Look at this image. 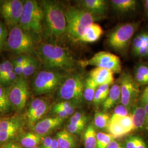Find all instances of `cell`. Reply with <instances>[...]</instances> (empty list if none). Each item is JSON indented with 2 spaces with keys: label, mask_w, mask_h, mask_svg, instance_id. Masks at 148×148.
<instances>
[{
  "label": "cell",
  "mask_w": 148,
  "mask_h": 148,
  "mask_svg": "<svg viewBox=\"0 0 148 148\" xmlns=\"http://www.w3.org/2000/svg\"><path fill=\"white\" fill-rule=\"evenodd\" d=\"M40 61L48 70H73L78 64L69 51L54 43H43L37 48Z\"/></svg>",
  "instance_id": "obj_1"
},
{
  "label": "cell",
  "mask_w": 148,
  "mask_h": 148,
  "mask_svg": "<svg viewBox=\"0 0 148 148\" xmlns=\"http://www.w3.org/2000/svg\"><path fill=\"white\" fill-rule=\"evenodd\" d=\"M40 3L43 12L45 34L48 37H58L66 34L67 23L62 7L53 1H42Z\"/></svg>",
  "instance_id": "obj_2"
},
{
  "label": "cell",
  "mask_w": 148,
  "mask_h": 148,
  "mask_svg": "<svg viewBox=\"0 0 148 148\" xmlns=\"http://www.w3.org/2000/svg\"><path fill=\"white\" fill-rule=\"evenodd\" d=\"M67 27L66 34L77 42L86 29L98 19L88 11L80 7H70L65 11Z\"/></svg>",
  "instance_id": "obj_3"
},
{
  "label": "cell",
  "mask_w": 148,
  "mask_h": 148,
  "mask_svg": "<svg viewBox=\"0 0 148 148\" xmlns=\"http://www.w3.org/2000/svg\"><path fill=\"white\" fill-rule=\"evenodd\" d=\"M68 75L59 70H46L40 71L34 77L32 87L36 95H45L59 88Z\"/></svg>",
  "instance_id": "obj_4"
},
{
  "label": "cell",
  "mask_w": 148,
  "mask_h": 148,
  "mask_svg": "<svg viewBox=\"0 0 148 148\" xmlns=\"http://www.w3.org/2000/svg\"><path fill=\"white\" fill-rule=\"evenodd\" d=\"M43 18L40 3L34 0L25 1L19 26L27 32L41 34L43 32Z\"/></svg>",
  "instance_id": "obj_5"
},
{
  "label": "cell",
  "mask_w": 148,
  "mask_h": 148,
  "mask_svg": "<svg viewBox=\"0 0 148 148\" xmlns=\"http://www.w3.org/2000/svg\"><path fill=\"white\" fill-rule=\"evenodd\" d=\"M85 81L84 75L80 73L68 76L58 88L59 98L74 104H80L84 99Z\"/></svg>",
  "instance_id": "obj_6"
},
{
  "label": "cell",
  "mask_w": 148,
  "mask_h": 148,
  "mask_svg": "<svg viewBox=\"0 0 148 148\" xmlns=\"http://www.w3.org/2000/svg\"><path fill=\"white\" fill-rule=\"evenodd\" d=\"M139 25L138 23L132 22L117 26L108 35L109 46L119 53H125L129 47Z\"/></svg>",
  "instance_id": "obj_7"
},
{
  "label": "cell",
  "mask_w": 148,
  "mask_h": 148,
  "mask_svg": "<svg viewBox=\"0 0 148 148\" xmlns=\"http://www.w3.org/2000/svg\"><path fill=\"white\" fill-rule=\"evenodd\" d=\"M19 25L12 28L8 34L6 45L13 52L28 54L35 51V41L32 35Z\"/></svg>",
  "instance_id": "obj_8"
},
{
  "label": "cell",
  "mask_w": 148,
  "mask_h": 148,
  "mask_svg": "<svg viewBox=\"0 0 148 148\" xmlns=\"http://www.w3.org/2000/svg\"><path fill=\"white\" fill-rule=\"evenodd\" d=\"M29 95L27 81L23 76H18L9 87V97L12 108L16 110H22L26 106Z\"/></svg>",
  "instance_id": "obj_9"
},
{
  "label": "cell",
  "mask_w": 148,
  "mask_h": 148,
  "mask_svg": "<svg viewBox=\"0 0 148 148\" xmlns=\"http://www.w3.org/2000/svg\"><path fill=\"white\" fill-rule=\"evenodd\" d=\"M24 2L21 0H7L1 2L0 14L5 25L11 29L19 24L23 11Z\"/></svg>",
  "instance_id": "obj_10"
},
{
  "label": "cell",
  "mask_w": 148,
  "mask_h": 148,
  "mask_svg": "<svg viewBox=\"0 0 148 148\" xmlns=\"http://www.w3.org/2000/svg\"><path fill=\"white\" fill-rule=\"evenodd\" d=\"M119 83L122 105L128 108L132 106L139 95L140 92L139 85L134 78L128 72H124L122 74Z\"/></svg>",
  "instance_id": "obj_11"
},
{
  "label": "cell",
  "mask_w": 148,
  "mask_h": 148,
  "mask_svg": "<svg viewBox=\"0 0 148 148\" xmlns=\"http://www.w3.org/2000/svg\"><path fill=\"white\" fill-rule=\"evenodd\" d=\"M48 103L45 99L37 98L32 101L27 112V123L29 126L34 127L47 112Z\"/></svg>",
  "instance_id": "obj_12"
},
{
  "label": "cell",
  "mask_w": 148,
  "mask_h": 148,
  "mask_svg": "<svg viewBox=\"0 0 148 148\" xmlns=\"http://www.w3.org/2000/svg\"><path fill=\"white\" fill-rule=\"evenodd\" d=\"M79 7L88 11L97 19L106 16L108 4L104 0H83L78 1Z\"/></svg>",
  "instance_id": "obj_13"
},
{
  "label": "cell",
  "mask_w": 148,
  "mask_h": 148,
  "mask_svg": "<svg viewBox=\"0 0 148 148\" xmlns=\"http://www.w3.org/2000/svg\"><path fill=\"white\" fill-rule=\"evenodd\" d=\"M118 58V56L113 53L101 51L96 53L93 57L88 60L79 62V64L82 66L92 65L95 66L96 67L106 68L108 64Z\"/></svg>",
  "instance_id": "obj_14"
},
{
  "label": "cell",
  "mask_w": 148,
  "mask_h": 148,
  "mask_svg": "<svg viewBox=\"0 0 148 148\" xmlns=\"http://www.w3.org/2000/svg\"><path fill=\"white\" fill-rule=\"evenodd\" d=\"M63 120L57 116L42 119L37 122L34 127L35 132L42 136L60 126Z\"/></svg>",
  "instance_id": "obj_15"
},
{
  "label": "cell",
  "mask_w": 148,
  "mask_h": 148,
  "mask_svg": "<svg viewBox=\"0 0 148 148\" xmlns=\"http://www.w3.org/2000/svg\"><path fill=\"white\" fill-rule=\"evenodd\" d=\"M90 77L99 86L101 85H111L114 83V73L106 68L95 67L90 73Z\"/></svg>",
  "instance_id": "obj_16"
},
{
  "label": "cell",
  "mask_w": 148,
  "mask_h": 148,
  "mask_svg": "<svg viewBox=\"0 0 148 148\" xmlns=\"http://www.w3.org/2000/svg\"><path fill=\"white\" fill-rule=\"evenodd\" d=\"M104 33L100 25L93 23L87 27L83 35L79 37L77 42L84 43H93L98 41Z\"/></svg>",
  "instance_id": "obj_17"
},
{
  "label": "cell",
  "mask_w": 148,
  "mask_h": 148,
  "mask_svg": "<svg viewBox=\"0 0 148 148\" xmlns=\"http://www.w3.org/2000/svg\"><path fill=\"white\" fill-rule=\"evenodd\" d=\"M120 100H121L120 86L115 84L111 86L108 97L103 104L104 111L110 110Z\"/></svg>",
  "instance_id": "obj_18"
},
{
  "label": "cell",
  "mask_w": 148,
  "mask_h": 148,
  "mask_svg": "<svg viewBox=\"0 0 148 148\" xmlns=\"http://www.w3.org/2000/svg\"><path fill=\"white\" fill-rule=\"evenodd\" d=\"M131 116L132 119L134 130L140 129L146 124V112L143 106H135Z\"/></svg>",
  "instance_id": "obj_19"
},
{
  "label": "cell",
  "mask_w": 148,
  "mask_h": 148,
  "mask_svg": "<svg viewBox=\"0 0 148 148\" xmlns=\"http://www.w3.org/2000/svg\"><path fill=\"white\" fill-rule=\"evenodd\" d=\"M111 5L113 8L120 13H126L136 10L137 1L136 0H112Z\"/></svg>",
  "instance_id": "obj_20"
},
{
  "label": "cell",
  "mask_w": 148,
  "mask_h": 148,
  "mask_svg": "<svg viewBox=\"0 0 148 148\" xmlns=\"http://www.w3.org/2000/svg\"><path fill=\"white\" fill-rule=\"evenodd\" d=\"M12 108L9 97V87L0 85V115L8 114Z\"/></svg>",
  "instance_id": "obj_21"
},
{
  "label": "cell",
  "mask_w": 148,
  "mask_h": 148,
  "mask_svg": "<svg viewBox=\"0 0 148 148\" xmlns=\"http://www.w3.org/2000/svg\"><path fill=\"white\" fill-rule=\"evenodd\" d=\"M56 139L58 148H73L75 147L74 137L67 130H63L58 133Z\"/></svg>",
  "instance_id": "obj_22"
},
{
  "label": "cell",
  "mask_w": 148,
  "mask_h": 148,
  "mask_svg": "<svg viewBox=\"0 0 148 148\" xmlns=\"http://www.w3.org/2000/svg\"><path fill=\"white\" fill-rule=\"evenodd\" d=\"M98 87L99 86L90 76L86 79L84 92V98L85 101L88 102L93 101L96 90Z\"/></svg>",
  "instance_id": "obj_23"
},
{
  "label": "cell",
  "mask_w": 148,
  "mask_h": 148,
  "mask_svg": "<svg viewBox=\"0 0 148 148\" xmlns=\"http://www.w3.org/2000/svg\"><path fill=\"white\" fill-rule=\"evenodd\" d=\"M42 140V136L36 133H27L21 140L23 147L26 148H33L37 147Z\"/></svg>",
  "instance_id": "obj_24"
},
{
  "label": "cell",
  "mask_w": 148,
  "mask_h": 148,
  "mask_svg": "<svg viewBox=\"0 0 148 148\" xmlns=\"http://www.w3.org/2000/svg\"><path fill=\"white\" fill-rule=\"evenodd\" d=\"M148 45V32H140L133 39L132 42V53L133 55L144 46Z\"/></svg>",
  "instance_id": "obj_25"
},
{
  "label": "cell",
  "mask_w": 148,
  "mask_h": 148,
  "mask_svg": "<svg viewBox=\"0 0 148 148\" xmlns=\"http://www.w3.org/2000/svg\"><path fill=\"white\" fill-rule=\"evenodd\" d=\"M24 66V73L23 76L27 77L34 74L39 66V60L33 57L32 56L29 55L26 63Z\"/></svg>",
  "instance_id": "obj_26"
},
{
  "label": "cell",
  "mask_w": 148,
  "mask_h": 148,
  "mask_svg": "<svg viewBox=\"0 0 148 148\" xmlns=\"http://www.w3.org/2000/svg\"><path fill=\"white\" fill-rule=\"evenodd\" d=\"M106 128L109 134H111L115 138V139L122 137L123 136L127 134L120 123L116 120L111 118H110V120Z\"/></svg>",
  "instance_id": "obj_27"
},
{
  "label": "cell",
  "mask_w": 148,
  "mask_h": 148,
  "mask_svg": "<svg viewBox=\"0 0 148 148\" xmlns=\"http://www.w3.org/2000/svg\"><path fill=\"white\" fill-rule=\"evenodd\" d=\"M97 133L93 126L87 127L84 133V144L85 148H96Z\"/></svg>",
  "instance_id": "obj_28"
},
{
  "label": "cell",
  "mask_w": 148,
  "mask_h": 148,
  "mask_svg": "<svg viewBox=\"0 0 148 148\" xmlns=\"http://www.w3.org/2000/svg\"><path fill=\"white\" fill-rule=\"evenodd\" d=\"M109 85H103L99 86L96 90L95 95L93 98V103L95 106H99L101 104H103L106 101L110 91Z\"/></svg>",
  "instance_id": "obj_29"
},
{
  "label": "cell",
  "mask_w": 148,
  "mask_h": 148,
  "mask_svg": "<svg viewBox=\"0 0 148 148\" xmlns=\"http://www.w3.org/2000/svg\"><path fill=\"white\" fill-rule=\"evenodd\" d=\"M21 127L19 121L14 118L0 120V132L11 131H18Z\"/></svg>",
  "instance_id": "obj_30"
},
{
  "label": "cell",
  "mask_w": 148,
  "mask_h": 148,
  "mask_svg": "<svg viewBox=\"0 0 148 148\" xmlns=\"http://www.w3.org/2000/svg\"><path fill=\"white\" fill-rule=\"evenodd\" d=\"M6 66V75L2 86L5 87H10L18 77L14 71V66L12 62L10 60H5Z\"/></svg>",
  "instance_id": "obj_31"
},
{
  "label": "cell",
  "mask_w": 148,
  "mask_h": 148,
  "mask_svg": "<svg viewBox=\"0 0 148 148\" xmlns=\"http://www.w3.org/2000/svg\"><path fill=\"white\" fill-rule=\"evenodd\" d=\"M110 115L104 112L98 111L95 112L94 117V122L96 127L99 128L107 127L110 120Z\"/></svg>",
  "instance_id": "obj_32"
},
{
  "label": "cell",
  "mask_w": 148,
  "mask_h": 148,
  "mask_svg": "<svg viewBox=\"0 0 148 148\" xmlns=\"http://www.w3.org/2000/svg\"><path fill=\"white\" fill-rule=\"evenodd\" d=\"M111 118L112 119L116 120V121L119 122L122 127L124 128L127 134L132 132L134 130L132 119L131 115L123 117L118 116L112 115Z\"/></svg>",
  "instance_id": "obj_33"
},
{
  "label": "cell",
  "mask_w": 148,
  "mask_h": 148,
  "mask_svg": "<svg viewBox=\"0 0 148 148\" xmlns=\"http://www.w3.org/2000/svg\"><path fill=\"white\" fill-rule=\"evenodd\" d=\"M115 138L110 134L99 132L97 134L96 148H106Z\"/></svg>",
  "instance_id": "obj_34"
},
{
  "label": "cell",
  "mask_w": 148,
  "mask_h": 148,
  "mask_svg": "<svg viewBox=\"0 0 148 148\" xmlns=\"http://www.w3.org/2000/svg\"><path fill=\"white\" fill-rule=\"evenodd\" d=\"M87 122V117L82 112H77L73 114L70 118L69 123L75 125H80L86 126Z\"/></svg>",
  "instance_id": "obj_35"
},
{
  "label": "cell",
  "mask_w": 148,
  "mask_h": 148,
  "mask_svg": "<svg viewBox=\"0 0 148 148\" xmlns=\"http://www.w3.org/2000/svg\"><path fill=\"white\" fill-rule=\"evenodd\" d=\"M55 106H58L59 108L63 109V110L66 112L68 115H71L74 114L75 112V107L73 103L69 101H62L57 103Z\"/></svg>",
  "instance_id": "obj_36"
},
{
  "label": "cell",
  "mask_w": 148,
  "mask_h": 148,
  "mask_svg": "<svg viewBox=\"0 0 148 148\" xmlns=\"http://www.w3.org/2000/svg\"><path fill=\"white\" fill-rule=\"evenodd\" d=\"M8 36V34L6 25L0 21V52L3 49L6 43Z\"/></svg>",
  "instance_id": "obj_37"
},
{
  "label": "cell",
  "mask_w": 148,
  "mask_h": 148,
  "mask_svg": "<svg viewBox=\"0 0 148 148\" xmlns=\"http://www.w3.org/2000/svg\"><path fill=\"white\" fill-rule=\"evenodd\" d=\"M113 115L118 116H126L129 115L128 108L123 105H119L115 107Z\"/></svg>",
  "instance_id": "obj_38"
},
{
  "label": "cell",
  "mask_w": 148,
  "mask_h": 148,
  "mask_svg": "<svg viewBox=\"0 0 148 148\" xmlns=\"http://www.w3.org/2000/svg\"><path fill=\"white\" fill-rule=\"evenodd\" d=\"M85 125H75L69 123L68 127H67V131L71 134L74 133H79L83 131L85 128Z\"/></svg>",
  "instance_id": "obj_39"
},
{
  "label": "cell",
  "mask_w": 148,
  "mask_h": 148,
  "mask_svg": "<svg viewBox=\"0 0 148 148\" xmlns=\"http://www.w3.org/2000/svg\"><path fill=\"white\" fill-rule=\"evenodd\" d=\"M18 131L14 130L8 132H0V142H5L11 138L13 137Z\"/></svg>",
  "instance_id": "obj_40"
},
{
  "label": "cell",
  "mask_w": 148,
  "mask_h": 148,
  "mask_svg": "<svg viewBox=\"0 0 148 148\" xmlns=\"http://www.w3.org/2000/svg\"><path fill=\"white\" fill-rule=\"evenodd\" d=\"M134 78L139 85H148V77L134 71Z\"/></svg>",
  "instance_id": "obj_41"
},
{
  "label": "cell",
  "mask_w": 148,
  "mask_h": 148,
  "mask_svg": "<svg viewBox=\"0 0 148 148\" xmlns=\"http://www.w3.org/2000/svg\"><path fill=\"white\" fill-rule=\"evenodd\" d=\"M134 71L148 77V65L145 64H139L135 68Z\"/></svg>",
  "instance_id": "obj_42"
},
{
  "label": "cell",
  "mask_w": 148,
  "mask_h": 148,
  "mask_svg": "<svg viewBox=\"0 0 148 148\" xmlns=\"http://www.w3.org/2000/svg\"><path fill=\"white\" fill-rule=\"evenodd\" d=\"M28 54H23L17 57L14 59L12 62L14 65H24V64L26 63L27 59L28 58Z\"/></svg>",
  "instance_id": "obj_43"
},
{
  "label": "cell",
  "mask_w": 148,
  "mask_h": 148,
  "mask_svg": "<svg viewBox=\"0 0 148 148\" xmlns=\"http://www.w3.org/2000/svg\"><path fill=\"white\" fill-rule=\"evenodd\" d=\"M53 112L57 115V116L60 117L63 119L69 116L68 114L66 113V111H64L63 109L59 108L55 105L53 107Z\"/></svg>",
  "instance_id": "obj_44"
},
{
  "label": "cell",
  "mask_w": 148,
  "mask_h": 148,
  "mask_svg": "<svg viewBox=\"0 0 148 148\" xmlns=\"http://www.w3.org/2000/svg\"><path fill=\"white\" fill-rule=\"evenodd\" d=\"M6 75V66L5 61L0 63V85H2Z\"/></svg>",
  "instance_id": "obj_45"
},
{
  "label": "cell",
  "mask_w": 148,
  "mask_h": 148,
  "mask_svg": "<svg viewBox=\"0 0 148 148\" xmlns=\"http://www.w3.org/2000/svg\"><path fill=\"white\" fill-rule=\"evenodd\" d=\"M126 148H137L136 137L128 138L126 141Z\"/></svg>",
  "instance_id": "obj_46"
},
{
  "label": "cell",
  "mask_w": 148,
  "mask_h": 148,
  "mask_svg": "<svg viewBox=\"0 0 148 148\" xmlns=\"http://www.w3.org/2000/svg\"><path fill=\"white\" fill-rule=\"evenodd\" d=\"M14 71L17 76H23L24 73V66L23 65H14Z\"/></svg>",
  "instance_id": "obj_47"
},
{
  "label": "cell",
  "mask_w": 148,
  "mask_h": 148,
  "mask_svg": "<svg viewBox=\"0 0 148 148\" xmlns=\"http://www.w3.org/2000/svg\"><path fill=\"white\" fill-rule=\"evenodd\" d=\"M52 138L50 137L45 138L43 141L42 145L40 148H48L52 142Z\"/></svg>",
  "instance_id": "obj_48"
},
{
  "label": "cell",
  "mask_w": 148,
  "mask_h": 148,
  "mask_svg": "<svg viewBox=\"0 0 148 148\" xmlns=\"http://www.w3.org/2000/svg\"><path fill=\"white\" fill-rule=\"evenodd\" d=\"M142 103L148 104V86L143 90L141 97Z\"/></svg>",
  "instance_id": "obj_49"
},
{
  "label": "cell",
  "mask_w": 148,
  "mask_h": 148,
  "mask_svg": "<svg viewBox=\"0 0 148 148\" xmlns=\"http://www.w3.org/2000/svg\"><path fill=\"white\" fill-rule=\"evenodd\" d=\"M136 142L137 148H147L145 143L141 138L136 137Z\"/></svg>",
  "instance_id": "obj_50"
},
{
  "label": "cell",
  "mask_w": 148,
  "mask_h": 148,
  "mask_svg": "<svg viewBox=\"0 0 148 148\" xmlns=\"http://www.w3.org/2000/svg\"><path fill=\"white\" fill-rule=\"evenodd\" d=\"M106 148H124L122 147L120 143L117 142L115 140H112L111 143H110Z\"/></svg>",
  "instance_id": "obj_51"
},
{
  "label": "cell",
  "mask_w": 148,
  "mask_h": 148,
  "mask_svg": "<svg viewBox=\"0 0 148 148\" xmlns=\"http://www.w3.org/2000/svg\"><path fill=\"white\" fill-rule=\"evenodd\" d=\"M48 148H58V142H57L56 138H53L52 143H51L50 147Z\"/></svg>",
  "instance_id": "obj_52"
},
{
  "label": "cell",
  "mask_w": 148,
  "mask_h": 148,
  "mask_svg": "<svg viewBox=\"0 0 148 148\" xmlns=\"http://www.w3.org/2000/svg\"><path fill=\"white\" fill-rule=\"evenodd\" d=\"M3 148H21L19 145L14 143H8L4 146Z\"/></svg>",
  "instance_id": "obj_53"
},
{
  "label": "cell",
  "mask_w": 148,
  "mask_h": 148,
  "mask_svg": "<svg viewBox=\"0 0 148 148\" xmlns=\"http://www.w3.org/2000/svg\"><path fill=\"white\" fill-rule=\"evenodd\" d=\"M143 106L145 109V110L146 112V117H147V119H146V124L148 125V104H145V103H143Z\"/></svg>",
  "instance_id": "obj_54"
},
{
  "label": "cell",
  "mask_w": 148,
  "mask_h": 148,
  "mask_svg": "<svg viewBox=\"0 0 148 148\" xmlns=\"http://www.w3.org/2000/svg\"><path fill=\"white\" fill-rule=\"evenodd\" d=\"M143 3H144V10L145 13L147 14V16H148V0H145L143 1Z\"/></svg>",
  "instance_id": "obj_55"
},
{
  "label": "cell",
  "mask_w": 148,
  "mask_h": 148,
  "mask_svg": "<svg viewBox=\"0 0 148 148\" xmlns=\"http://www.w3.org/2000/svg\"><path fill=\"white\" fill-rule=\"evenodd\" d=\"M39 148V147H38V146H37V147H34V148Z\"/></svg>",
  "instance_id": "obj_56"
},
{
  "label": "cell",
  "mask_w": 148,
  "mask_h": 148,
  "mask_svg": "<svg viewBox=\"0 0 148 148\" xmlns=\"http://www.w3.org/2000/svg\"><path fill=\"white\" fill-rule=\"evenodd\" d=\"M0 4H1V2H0Z\"/></svg>",
  "instance_id": "obj_57"
}]
</instances>
